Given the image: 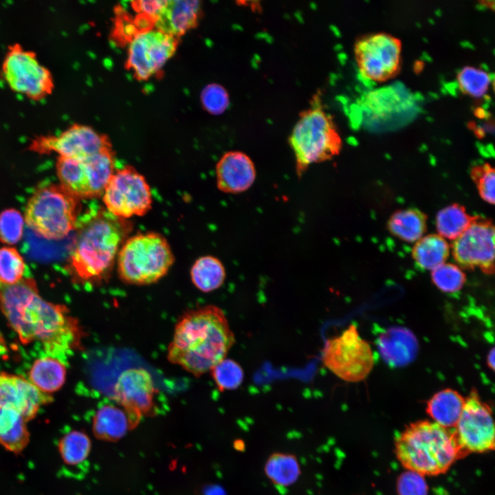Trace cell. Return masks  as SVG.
I'll return each instance as SVG.
<instances>
[{
	"instance_id": "obj_50",
	"label": "cell",
	"mask_w": 495,
	"mask_h": 495,
	"mask_svg": "<svg viewBox=\"0 0 495 495\" xmlns=\"http://www.w3.org/2000/svg\"><path fill=\"white\" fill-rule=\"evenodd\" d=\"M299 462L302 465H306L307 464V459L304 456H301L300 458Z\"/></svg>"
},
{
	"instance_id": "obj_36",
	"label": "cell",
	"mask_w": 495,
	"mask_h": 495,
	"mask_svg": "<svg viewBox=\"0 0 495 495\" xmlns=\"http://www.w3.org/2000/svg\"><path fill=\"white\" fill-rule=\"evenodd\" d=\"M24 219L21 214L13 208L6 209L0 213V241L6 244L14 245L22 237Z\"/></svg>"
},
{
	"instance_id": "obj_14",
	"label": "cell",
	"mask_w": 495,
	"mask_h": 495,
	"mask_svg": "<svg viewBox=\"0 0 495 495\" xmlns=\"http://www.w3.org/2000/svg\"><path fill=\"white\" fill-rule=\"evenodd\" d=\"M177 44V38L157 30L137 32L129 45L126 66L138 79H148L173 56Z\"/></svg>"
},
{
	"instance_id": "obj_54",
	"label": "cell",
	"mask_w": 495,
	"mask_h": 495,
	"mask_svg": "<svg viewBox=\"0 0 495 495\" xmlns=\"http://www.w3.org/2000/svg\"><path fill=\"white\" fill-rule=\"evenodd\" d=\"M316 462L318 463H322V459H321L320 457H316Z\"/></svg>"
},
{
	"instance_id": "obj_10",
	"label": "cell",
	"mask_w": 495,
	"mask_h": 495,
	"mask_svg": "<svg viewBox=\"0 0 495 495\" xmlns=\"http://www.w3.org/2000/svg\"><path fill=\"white\" fill-rule=\"evenodd\" d=\"M102 200L109 213L124 219L146 214L153 204L147 181L131 166L114 170L104 190Z\"/></svg>"
},
{
	"instance_id": "obj_33",
	"label": "cell",
	"mask_w": 495,
	"mask_h": 495,
	"mask_svg": "<svg viewBox=\"0 0 495 495\" xmlns=\"http://www.w3.org/2000/svg\"><path fill=\"white\" fill-rule=\"evenodd\" d=\"M212 377L220 391L232 390L243 383L244 372L236 361L224 358L210 370Z\"/></svg>"
},
{
	"instance_id": "obj_9",
	"label": "cell",
	"mask_w": 495,
	"mask_h": 495,
	"mask_svg": "<svg viewBox=\"0 0 495 495\" xmlns=\"http://www.w3.org/2000/svg\"><path fill=\"white\" fill-rule=\"evenodd\" d=\"M114 165L113 152L109 150L82 160L59 157L56 172L60 186L70 194L78 199L96 198L102 196Z\"/></svg>"
},
{
	"instance_id": "obj_45",
	"label": "cell",
	"mask_w": 495,
	"mask_h": 495,
	"mask_svg": "<svg viewBox=\"0 0 495 495\" xmlns=\"http://www.w3.org/2000/svg\"><path fill=\"white\" fill-rule=\"evenodd\" d=\"M7 346L5 340L0 332V355H3L7 353Z\"/></svg>"
},
{
	"instance_id": "obj_39",
	"label": "cell",
	"mask_w": 495,
	"mask_h": 495,
	"mask_svg": "<svg viewBox=\"0 0 495 495\" xmlns=\"http://www.w3.org/2000/svg\"><path fill=\"white\" fill-rule=\"evenodd\" d=\"M429 487L424 476L406 470L397 478L396 491L398 495H428Z\"/></svg>"
},
{
	"instance_id": "obj_53",
	"label": "cell",
	"mask_w": 495,
	"mask_h": 495,
	"mask_svg": "<svg viewBox=\"0 0 495 495\" xmlns=\"http://www.w3.org/2000/svg\"><path fill=\"white\" fill-rule=\"evenodd\" d=\"M307 493L308 495H314V492L311 490H307Z\"/></svg>"
},
{
	"instance_id": "obj_34",
	"label": "cell",
	"mask_w": 495,
	"mask_h": 495,
	"mask_svg": "<svg viewBox=\"0 0 495 495\" xmlns=\"http://www.w3.org/2000/svg\"><path fill=\"white\" fill-rule=\"evenodd\" d=\"M434 285L445 293L459 292L466 281V276L457 265L444 263L431 272Z\"/></svg>"
},
{
	"instance_id": "obj_15",
	"label": "cell",
	"mask_w": 495,
	"mask_h": 495,
	"mask_svg": "<svg viewBox=\"0 0 495 495\" xmlns=\"http://www.w3.org/2000/svg\"><path fill=\"white\" fill-rule=\"evenodd\" d=\"M452 253L458 266L486 274L494 272V226L491 220L477 216L452 244Z\"/></svg>"
},
{
	"instance_id": "obj_3",
	"label": "cell",
	"mask_w": 495,
	"mask_h": 495,
	"mask_svg": "<svg viewBox=\"0 0 495 495\" xmlns=\"http://www.w3.org/2000/svg\"><path fill=\"white\" fill-rule=\"evenodd\" d=\"M395 452L406 470L424 476L444 474L456 461L468 455L460 446L454 428H447L429 420L406 426L395 439Z\"/></svg>"
},
{
	"instance_id": "obj_52",
	"label": "cell",
	"mask_w": 495,
	"mask_h": 495,
	"mask_svg": "<svg viewBox=\"0 0 495 495\" xmlns=\"http://www.w3.org/2000/svg\"><path fill=\"white\" fill-rule=\"evenodd\" d=\"M335 453L336 454V455L338 458H340L342 456V452L339 449H336Z\"/></svg>"
},
{
	"instance_id": "obj_42",
	"label": "cell",
	"mask_w": 495,
	"mask_h": 495,
	"mask_svg": "<svg viewBox=\"0 0 495 495\" xmlns=\"http://www.w3.org/2000/svg\"><path fill=\"white\" fill-rule=\"evenodd\" d=\"M487 364L490 368L494 369V348L493 347L489 352L487 358Z\"/></svg>"
},
{
	"instance_id": "obj_27",
	"label": "cell",
	"mask_w": 495,
	"mask_h": 495,
	"mask_svg": "<svg viewBox=\"0 0 495 495\" xmlns=\"http://www.w3.org/2000/svg\"><path fill=\"white\" fill-rule=\"evenodd\" d=\"M449 254V244L438 234L422 236L415 242L412 250L415 263L426 270H433L443 264Z\"/></svg>"
},
{
	"instance_id": "obj_49",
	"label": "cell",
	"mask_w": 495,
	"mask_h": 495,
	"mask_svg": "<svg viewBox=\"0 0 495 495\" xmlns=\"http://www.w3.org/2000/svg\"><path fill=\"white\" fill-rule=\"evenodd\" d=\"M334 443H335V439L333 437H330L328 439L327 444L329 446H333Z\"/></svg>"
},
{
	"instance_id": "obj_6",
	"label": "cell",
	"mask_w": 495,
	"mask_h": 495,
	"mask_svg": "<svg viewBox=\"0 0 495 495\" xmlns=\"http://www.w3.org/2000/svg\"><path fill=\"white\" fill-rule=\"evenodd\" d=\"M175 261L166 239L160 233H140L128 238L117 256L120 279L128 284L149 285L163 278Z\"/></svg>"
},
{
	"instance_id": "obj_2",
	"label": "cell",
	"mask_w": 495,
	"mask_h": 495,
	"mask_svg": "<svg viewBox=\"0 0 495 495\" xmlns=\"http://www.w3.org/2000/svg\"><path fill=\"white\" fill-rule=\"evenodd\" d=\"M234 342L224 312L208 305L186 313L177 322L167 358L199 377L226 358Z\"/></svg>"
},
{
	"instance_id": "obj_16",
	"label": "cell",
	"mask_w": 495,
	"mask_h": 495,
	"mask_svg": "<svg viewBox=\"0 0 495 495\" xmlns=\"http://www.w3.org/2000/svg\"><path fill=\"white\" fill-rule=\"evenodd\" d=\"M401 44L395 37L377 33L358 41L355 54L362 77L384 80L396 73L400 62Z\"/></svg>"
},
{
	"instance_id": "obj_1",
	"label": "cell",
	"mask_w": 495,
	"mask_h": 495,
	"mask_svg": "<svg viewBox=\"0 0 495 495\" xmlns=\"http://www.w3.org/2000/svg\"><path fill=\"white\" fill-rule=\"evenodd\" d=\"M0 307L21 341L41 343L49 356L66 364L80 344L82 331L77 319L65 306L43 299L32 278L12 285L0 282Z\"/></svg>"
},
{
	"instance_id": "obj_25",
	"label": "cell",
	"mask_w": 495,
	"mask_h": 495,
	"mask_svg": "<svg viewBox=\"0 0 495 495\" xmlns=\"http://www.w3.org/2000/svg\"><path fill=\"white\" fill-rule=\"evenodd\" d=\"M66 364L47 355L36 360L29 371L30 382L43 393L58 390L66 377Z\"/></svg>"
},
{
	"instance_id": "obj_30",
	"label": "cell",
	"mask_w": 495,
	"mask_h": 495,
	"mask_svg": "<svg viewBox=\"0 0 495 495\" xmlns=\"http://www.w3.org/2000/svg\"><path fill=\"white\" fill-rule=\"evenodd\" d=\"M89 437L80 430H71L60 440V456L68 465L76 466L85 461L91 450Z\"/></svg>"
},
{
	"instance_id": "obj_23",
	"label": "cell",
	"mask_w": 495,
	"mask_h": 495,
	"mask_svg": "<svg viewBox=\"0 0 495 495\" xmlns=\"http://www.w3.org/2000/svg\"><path fill=\"white\" fill-rule=\"evenodd\" d=\"M427 219V215L417 208L398 210L389 217L387 229L397 239L406 243H415L426 232Z\"/></svg>"
},
{
	"instance_id": "obj_29",
	"label": "cell",
	"mask_w": 495,
	"mask_h": 495,
	"mask_svg": "<svg viewBox=\"0 0 495 495\" xmlns=\"http://www.w3.org/2000/svg\"><path fill=\"white\" fill-rule=\"evenodd\" d=\"M459 204H452L440 210L435 219L438 234L450 240L458 238L476 219Z\"/></svg>"
},
{
	"instance_id": "obj_13",
	"label": "cell",
	"mask_w": 495,
	"mask_h": 495,
	"mask_svg": "<svg viewBox=\"0 0 495 495\" xmlns=\"http://www.w3.org/2000/svg\"><path fill=\"white\" fill-rule=\"evenodd\" d=\"M29 149L39 154L54 152L59 157L78 160L112 150L108 138L90 126L78 124L72 125L58 135L34 139Z\"/></svg>"
},
{
	"instance_id": "obj_40",
	"label": "cell",
	"mask_w": 495,
	"mask_h": 495,
	"mask_svg": "<svg viewBox=\"0 0 495 495\" xmlns=\"http://www.w3.org/2000/svg\"><path fill=\"white\" fill-rule=\"evenodd\" d=\"M166 1L142 0L133 2V8L140 15L145 16L155 21L162 11Z\"/></svg>"
},
{
	"instance_id": "obj_24",
	"label": "cell",
	"mask_w": 495,
	"mask_h": 495,
	"mask_svg": "<svg viewBox=\"0 0 495 495\" xmlns=\"http://www.w3.org/2000/svg\"><path fill=\"white\" fill-rule=\"evenodd\" d=\"M26 422L17 411L0 406V444L15 454L21 452L30 439Z\"/></svg>"
},
{
	"instance_id": "obj_12",
	"label": "cell",
	"mask_w": 495,
	"mask_h": 495,
	"mask_svg": "<svg viewBox=\"0 0 495 495\" xmlns=\"http://www.w3.org/2000/svg\"><path fill=\"white\" fill-rule=\"evenodd\" d=\"M459 443L468 454L485 453L495 448V428L491 407L473 389L454 427Z\"/></svg>"
},
{
	"instance_id": "obj_20",
	"label": "cell",
	"mask_w": 495,
	"mask_h": 495,
	"mask_svg": "<svg viewBox=\"0 0 495 495\" xmlns=\"http://www.w3.org/2000/svg\"><path fill=\"white\" fill-rule=\"evenodd\" d=\"M200 12L199 1H166L154 26L156 30L177 38L197 25Z\"/></svg>"
},
{
	"instance_id": "obj_37",
	"label": "cell",
	"mask_w": 495,
	"mask_h": 495,
	"mask_svg": "<svg viewBox=\"0 0 495 495\" xmlns=\"http://www.w3.org/2000/svg\"><path fill=\"white\" fill-rule=\"evenodd\" d=\"M204 109L212 115L222 114L230 105L228 92L218 83L207 85L201 93Z\"/></svg>"
},
{
	"instance_id": "obj_22",
	"label": "cell",
	"mask_w": 495,
	"mask_h": 495,
	"mask_svg": "<svg viewBox=\"0 0 495 495\" xmlns=\"http://www.w3.org/2000/svg\"><path fill=\"white\" fill-rule=\"evenodd\" d=\"M465 398L458 391L446 388L435 393L426 404V410L432 421L454 428L461 415Z\"/></svg>"
},
{
	"instance_id": "obj_51",
	"label": "cell",
	"mask_w": 495,
	"mask_h": 495,
	"mask_svg": "<svg viewBox=\"0 0 495 495\" xmlns=\"http://www.w3.org/2000/svg\"><path fill=\"white\" fill-rule=\"evenodd\" d=\"M315 476L318 481H321L323 479V476L320 473H317Z\"/></svg>"
},
{
	"instance_id": "obj_26",
	"label": "cell",
	"mask_w": 495,
	"mask_h": 495,
	"mask_svg": "<svg viewBox=\"0 0 495 495\" xmlns=\"http://www.w3.org/2000/svg\"><path fill=\"white\" fill-rule=\"evenodd\" d=\"M132 420L124 408L104 405L96 412L93 430L99 437L116 440L122 438L129 430Z\"/></svg>"
},
{
	"instance_id": "obj_4",
	"label": "cell",
	"mask_w": 495,
	"mask_h": 495,
	"mask_svg": "<svg viewBox=\"0 0 495 495\" xmlns=\"http://www.w3.org/2000/svg\"><path fill=\"white\" fill-rule=\"evenodd\" d=\"M129 226L107 210L91 213L80 222L69 267L80 280L104 278L112 269Z\"/></svg>"
},
{
	"instance_id": "obj_21",
	"label": "cell",
	"mask_w": 495,
	"mask_h": 495,
	"mask_svg": "<svg viewBox=\"0 0 495 495\" xmlns=\"http://www.w3.org/2000/svg\"><path fill=\"white\" fill-rule=\"evenodd\" d=\"M384 360L393 366H403L415 358L417 342L412 333L401 327L390 328L378 338Z\"/></svg>"
},
{
	"instance_id": "obj_5",
	"label": "cell",
	"mask_w": 495,
	"mask_h": 495,
	"mask_svg": "<svg viewBox=\"0 0 495 495\" xmlns=\"http://www.w3.org/2000/svg\"><path fill=\"white\" fill-rule=\"evenodd\" d=\"M289 143L294 154L298 177L310 165L329 160L339 154L341 138L318 95L314 96L311 106L299 116Z\"/></svg>"
},
{
	"instance_id": "obj_46",
	"label": "cell",
	"mask_w": 495,
	"mask_h": 495,
	"mask_svg": "<svg viewBox=\"0 0 495 495\" xmlns=\"http://www.w3.org/2000/svg\"><path fill=\"white\" fill-rule=\"evenodd\" d=\"M276 491L280 495H287L288 493L287 487L283 485L275 484L274 485Z\"/></svg>"
},
{
	"instance_id": "obj_55",
	"label": "cell",
	"mask_w": 495,
	"mask_h": 495,
	"mask_svg": "<svg viewBox=\"0 0 495 495\" xmlns=\"http://www.w3.org/2000/svg\"><path fill=\"white\" fill-rule=\"evenodd\" d=\"M316 485H317L318 487H322V483H321L320 481H318V482L316 483Z\"/></svg>"
},
{
	"instance_id": "obj_28",
	"label": "cell",
	"mask_w": 495,
	"mask_h": 495,
	"mask_svg": "<svg viewBox=\"0 0 495 495\" xmlns=\"http://www.w3.org/2000/svg\"><path fill=\"white\" fill-rule=\"evenodd\" d=\"M226 276V269L222 262L211 255L199 257L190 269L193 285L206 293L219 289L223 284Z\"/></svg>"
},
{
	"instance_id": "obj_41",
	"label": "cell",
	"mask_w": 495,
	"mask_h": 495,
	"mask_svg": "<svg viewBox=\"0 0 495 495\" xmlns=\"http://www.w3.org/2000/svg\"><path fill=\"white\" fill-rule=\"evenodd\" d=\"M202 495H227L225 489L218 484L206 485L202 492Z\"/></svg>"
},
{
	"instance_id": "obj_48",
	"label": "cell",
	"mask_w": 495,
	"mask_h": 495,
	"mask_svg": "<svg viewBox=\"0 0 495 495\" xmlns=\"http://www.w3.org/2000/svg\"><path fill=\"white\" fill-rule=\"evenodd\" d=\"M238 424H239V426L241 427V428L242 430H245V431H248V430L249 428H248V426L247 424H245V423H244V422H243V421H238Z\"/></svg>"
},
{
	"instance_id": "obj_19",
	"label": "cell",
	"mask_w": 495,
	"mask_h": 495,
	"mask_svg": "<svg viewBox=\"0 0 495 495\" xmlns=\"http://www.w3.org/2000/svg\"><path fill=\"white\" fill-rule=\"evenodd\" d=\"M256 177L253 161L242 151L225 153L216 165L217 186L225 193L237 194L246 191L252 186Z\"/></svg>"
},
{
	"instance_id": "obj_35",
	"label": "cell",
	"mask_w": 495,
	"mask_h": 495,
	"mask_svg": "<svg viewBox=\"0 0 495 495\" xmlns=\"http://www.w3.org/2000/svg\"><path fill=\"white\" fill-rule=\"evenodd\" d=\"M25 263L19 252L13 248L0 249V282L14 284L23 279Z\"/></svg>"
},
{
	"instance_id": "obj_32",
	"label": "cell",
	"mask_w": 495,
	"mask_h": 495,
	"mask_svg": "<svg viewBox=\"0 0 495 495\" xmlns=\"http://www.w3.org/2000/svg\"><path fill=\"white\" fill-rule=\"evenodd\" d=\"M492 79L486 70L472 66L463 67L457 74L461 90L476 98L485 96Z\"/></svg>"
},
{
	"instance_id": "obj_43",
	"label": "cell",
	"mask_w": 495,
	"mask_h": 495,
	"mask_svg": "<svg viewBox=\"0 0 495 495\" xmlns=\"http://www.w3.org/2000/svg\"><path fill=\"white\" fill-rule=\"evenodd\" d=\"M302 436V434L300 432L296 431V430L289 431L286 434L287 438L289 440L298 439L301 438Z\"/></svg>"
},
{
	"instance_id": "obj_17",
	"label": "cell",
	"mask_w": 495,
	"mask_h": 495,
	"mask_svg": "<svg viewBox=\"0 0 495 495\" xmlns=\"http://www.w3.org/2000/svg\"><path fill=\"white\" fill-rule=\"evenodd\" d=\"M155 390L153 377L148 371L142 368H128L119 375L113 397L132 420L133 417L152 408Z\"/></svg>"
},
{
	"instance_id": "obj_7",
	"label": "cell",
	"mask_w": 495,
	"mask_h": 495,
	"mask_svg": "<svg viewBox=\"0 0 495 495\" xmlns=\"http://www.w3.org/2000/svg\"><path fill=\"white\" fill-rule=\"evenodd\" d=\"M78 200L60 184L40 187L28 201L24 221L41 236L61 239L77 226Z\"/></svg>"
},
{
	"instance_id": "obj_18",
	"label": "cell",
	"mask_w": 495,
	"mask_h": 495,
	"mask_svg": "<svg viewBox=\"0 0 495 495\" xmlns=\"http://www.w3.org/2000/svg\"><path fill=\"white\" fill-rule=\"evenodd\" d=\"M52 401L24 377L0 373V406L13 409L28 421L35 417L40 407Z\"/></svg>"
},
{
	"instance_id": "obj_38",
	"label": "cell",
	"mask_w": 495,
	"mask_h": 495,
	"mask_svg": "<svg viewBox=\"0 0 495 495\" xmlns=\"http://www.w3.org/2000/svg\"><path fill=\"white\" fill-rule=\"evenodd\" d=\"M470 176L476 184L480 197L487 203L494 204L495 198L494 168L488 163L474 166L470 170Z\"/></svg>"
},
{
	"instance_id": "obj_11",
	"label": "cell",
	"mask_w": 495,
	"mask_h": 495,
	"mask_svg": "<svg viewBox=\"0 0 495 495\" xmlns=\"http://www.w3.org/2000/svg\"><path fill=\"white\" fill-rule=\"evenodd\" d=\"M3 77L14 92L38 100L50 95L54 87L50 70L32 51L19 44L8 48L2 64Z\"/></svg>"
},
{
	"instance_id": "obj_44",
	"label": "cell",
	"mask_w": 495,
	"mask_h": 495,
	"mask_svg": "<svg viewBox=\"0 0 495 495\" xmlns=\"http://www.w3.org/2000/svg\"><path fill=\"white\" fill-rule=\"evenodd\" d=\"M234 448L235 450L239 452L245 451V443L242 440H236L234 443Z\"/></svg>"
},
{
	"instance_id": "obj_31",
	"label": "cell",
	"mask_w": 495,
	"mask_h": 495,
	"mask_svg": "<svg viewBox=\"0 0 495 495\" xmlns=\"http://www.w3.org/2000/svg\"><path fill=\"white\" fill-rule=\"evenodd\" d=\"M266 475L276 484L286 487L294 484L300 473L299 463L293 455L274 454L267 460Z\"/></svg>"
},
{
	"instance_id": "obj_47",
	"label": "cell",
	"mask_w": 495,
	"mask_h": 495,
	"mask_svg": "<svg viewBox=\"0 0 495 495\" xmlns=\"http://www.w3.org/2000/svg\"><path fill=\"white\" fill-rule=\"evenodd\" d=\"M330 450V446H329L327 444L322 445L321 446L318 447L316 450L317 452L318 453H322V452H328Z\"/></svg>"
},
{
	"instance_id": "obj_8",
	"label": "cell",
	"mask_w": 495,
	"mask_h": 495,
	"mask_svg": "<svg viewBox=\"0 0 495 495\" xmlns=\"http://www.w3.org/2000/svg\"><path fill=\"white\" fill-rule=\"evenodd\" d=\"M323 364L334 375L349 382L364 380L374 365V355L356 326L351 324L338 336L328 339L322 351Z\"/></svg>"
}]
</instances>
